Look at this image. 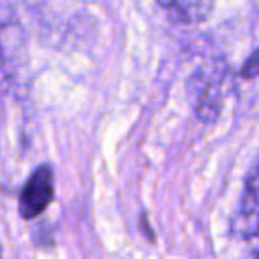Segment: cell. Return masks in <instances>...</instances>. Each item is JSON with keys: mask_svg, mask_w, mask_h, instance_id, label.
Listing matches in <instances>:
<instances>
[{"mask_svg": "<svg viewBox=\"0 0 259 259\" xmlns=\"http://www.w3.org/2000/svg\"><path fill=\"white\" fill-rule=\"evenodd\" d=\"M241 75L245 79H251V77H257L259 75V47L255 49V53L245 61L243 69H241Z\"/></svg>", "mask_w": 259, "mask_h": 259, "instance_id": "5", "label": "cell"}, {"mask_svg": "<svg viewBox=\"0 0 259 259\" xmlns=\"http://www.w3.org/2000/svg\"><path fill=\"white\" fill-rule=\"evenodd\" d=\"M235 229L245 237H259V164L245 182L241 204L235 217Z\"/></svg>", "mask_w": 259, "mask_h": 259, "instance_id": "3", "label": "cell"}, {"mask_svg": "<svg viewBox=\"0 0 259 259\" xmlns=\"http://www.w3.org/2000/svg\"><path fill=\"white\" fill-rule=\"evenodd\" d=\"M55 176L49 164L38 166L30 178L24 182L18 196V212L22 219H36L53 200L55 194Z\"/></svg>", "mask_w": 259, "mask_h": 259, "instance_id": "2", "label": "cell"}, {"mask_svg": "<svg viewBox=\"0 0 259 259\" xmlns=\"http://www.w3.org/2000/svg\"><path fill=\"white\" fill-rule=\"evenodd\" d=\"M227 79H229V71L221 63L210 69L196 71V75L192 77L190 81L192 107L200 119L210 121L221 111L227 93Z\"/></svg>", "mask_w": 259, "mask_h": 259, "instance_id": "1", "label": "cell"}, {"mask_svg": "<svg viewBox=\"0 0 259 259\" xmlns=\"http://www.w3.org/2000/svg\"><path fill=\"white\" fill-rule=\"evenodd\" d=\"M158 2L168 10V14L174 20L186 24L204 20L214 4V0H158Z\"/></svg>", "mask_w": 259, "mask_h": 259, "instance_id": "4", "label": "cell"}, {"mask_svg": "<svg viewBox=\"0 0 259 259\" xmlns=\"http://www.w3.org/2000/svg\"><path fill=\"white\" fill-rule=\"evenodd\" d=\"M255 259H259V255H257V257H255Z\"/></svg>", "mask_w": 259, "mask_h": 259, "instance_id": "6", "label": "cell"}]
</instances>
